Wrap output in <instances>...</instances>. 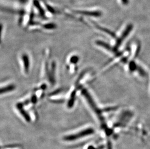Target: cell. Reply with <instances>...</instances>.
<instances>
[{
	"mask_svg": "<svg viewBox=\"0 0 150 149\" xmlns=\"http://www.w3.org/2000/svg\"><path fill=\"white\" fill-rule=\"evenodd\" d=\"M82 93L84 96V97L86 99V101H88V103L89 104L92 110L96 113V114L100 116L101 112L100 110L98 108V107L96 105L95 102L94 101L93 99H92V97L91 96L88 91L86 89H83L82 91Z\"/></svg>",
	"mask_w": 150,
	"mask_h": 149,
	"instance_id": "obj_2",
	"label": "cell"
},
{
	"mask_svg": "<svg viewBox=\"0 0 150 149\" xmlns=\"http://www.w3.org/2000/svg\"><path fill=\"white\" fill-rule=\"evenodd\" d=\"M129 68L131 71H134L136 69H137V66L136 65V63L134 62H131L130 65H129Z\"/></svg>",
	"mask_w": 150,
	"mask_h": 149,
	"instance_id": "obj_12",
	"label": "cell"
},
{
	"mask_svg": "<svg viewBox=\"0 0 150 149\" xmlns=\"http://www.w3.org/2000/svg\"><path fill=\"white\" fill-rule=\"evenodd\" d=\"M108 149H112V146L110 142H108Z\"/></svg>",
	"mask_w": 150,
	"mask_h": 149,
	"instance_id": "obj_17",
	"label": "cell"
},
{
	"mask_svg": "<svg viewBox=\"0 0 150 149\" xmlns=\"http://www.w3.org/2000/svg\"><path fill=\"white\" fill-rule=\"evenodd\" d=\"M16 107L22 116L24 118V119H25V121L27 122H30L31 120V119L30 115L28 114V113L23 108V103H18L16 105Z\"/></svg>",
	"mask_w": 150,
	"mask_h": 149,
	"instance_id": "obj_4",
	"label": "cell"
},
{
	"mask_svg": "<svg viewBox=\"0 0 150 149\" xmlns=\"http://www.w3.org/2000/svg\"><path fill=\"white\" fill-rule=\"evenodd\" d=\"M96 44L100 46H103V48H105V49H108V51H114V48H112L108 44H106L105 43L102 42L100 41H97L96 42Z\"/></svg>",
	"mask_w": 150,
	"mask_h": 149,
	"instance_id": "obj_9",
	"label": "cell"
},
{
	"mask_svg": "<svg viewBox=\"0 0 150 149\" xmlns=\"http://www.w3.org/2000/svg\"><path fill=\"white\" fill-rule=\"evenodd\" d=\"M79 60V57L78 56H77L76 55L74 56H72L71 58H70V62L71 63H74L75 64Z\"/></svg>",
	"mask_w": 150,
	"mask_h": 149,
	"instance_id": "obj_11",
	"label": "cell"
},
{
	"mask_svg": "<svg viewBox=\"0 0 150 149\" xmlns=\"http://www.w3.org/2000/svg\"><path fill=\"white\" fill-rule=\"evenodd\" d=\"M0 149H1V146H0Z\"/></svg>",
	"mask_w": 150,
	"mask_h": 149,
	"instance_id": "obj_19",
	"label": "cell"
},
{
	"mask_svg": "<svg viewBox=\"0 0 150 149\" xmlns=\"http://www.w3.org/2000/svg\"><path fill=\"white\" fill-rule=\"evenodd\" d=\"M137 69L139 70V73L142 74V76H145V72H144V71L143 70V69H142V68L137 67Z\"/></svg>",
	"mask_w": 150,
	"mask_h": 149,
	"instance_id": "obj_13",
	"label": "cell"
},
{
	"mask_svg": "<svg viewBox=\"0 0 150 149\" xmlns=\"http://www.w3.org/2000/svg\"><path fill=\"white\" fill-rule=\"evenodd\" d=\"M55 68L56 65L54 62H52V67H51V71L50 72V74H49V80L51 83H54V75H55Z\"/></svg>",
	"mask_w": 150,
	"mask_h": 149,
	"instance_id": "obj_6",
	"label": "cell"
},
{
	"mask_svg": "<svg viewBox=\"0 0 150 149\" xmlns=\"http://www.w3.org/2000/svg\"><path fill=\"white\" fill-rule=\"evenodd\" d=\"M46 88H47V85H46V84H43L42 85H41V89H42V90H45V89Z\"/></svg>",
	"mask_w": 150,
	"mask_h": 149,
	"instance_id": "obj_18",
	"label": "cell"
},
{
	"mask_svg": "<svg viewBox=\"0 0 150 149\" xmlns=\"http://www.w3.org/2000/svg\"><path fill=\"white\" fill-rule=\"evenodd\" d=\"M117 109L116 107H110V108H108L105 109V111H111V110H114Z\"/></svg>",
	"mask_w": 150,
	"mask_h": 149,
	"instance_id": "obj_15",
	"label": "cell"
},
{
	"mask_svg": "<svg viewBox=\"0 0 150 149\" xmlns=\"http://www.w3.org/2000/svg\"><path fill=\"white\" fill-rule=\"evenodd\" d=\"M94 133V130L93 128H87L86 129L80 131L79 132L77 133L76 134H71L65 136L63 137V139L66 141H73L76 139H79L88 135L93 134Z\"/></svg>",
	"mask_w": 150,
	"mask_h": 149,
	"instance_id": "obj_1",
	"label": "cell"
},
{
	"mask_svg": "<svg viewBox=\"0 0 150 149\" xmlns=\"http://www.w3.org/2000/svg\"><path fill=\"white\" fill-rule=\"evenodd\" d=\"M21 59L23 63V66H24V71L25 73H27L28 72L29 66H30V62H29V58L27 54H24L21 56Z\"/></svg>",
	"mask_w": 150,
	"mask_h": 149,
	"instance_id": "obj_5",
	"label": "cell"
},
{
	"mask_svg": "<svg viewBox=\"0 0 150 149\" xmlns=\"http://www.w3.org/2000/svg\"><path fill=\"white\" fill-rule=\"evenodd\" d=\"M95 26H96V27L98 29H99V30H101V31H103V32H106V34H108L109 35H111V37H115V34L113 33L112 32H111L110 31H109V30H108V29H105L104 28H102V27H100L99 26L97 25H95Z\"/></svg>",
	"mask_w": 150,
	"mask_h": 149,
	"instance_id": "obj_10",
	"label": "cell"
},
{
	"mask_svg": "<svg viewBox=\"0 0 150 149\" xmlns=\"http://www.w3.org/2000/svg\"><path fill=\"white\" fill-rule=\"evenodd\" d=\"M37 96L34 95V96H33L32 97L31 99V102L33 103H35L36 102H37Z\"/></svg>",
	"mask_w": 150,
	"mask_h": 149,
	"instance_id": "obj_14",
	"label": "cell"
},
{
	"mask_svg": "<svg viewBox=\"0 0 150 149\" xmlns=\"http://www.w3.org/2000/svg\"><path fill=\"white\" fill-rule=\"evenodd\" d=\"M15 88L16 87L13 84L9 85L4 87L0 88V94L12 91L15 89Z\"/></svg>",
	"mask_w": 150,
	"mask_h": 149,
	"instance_id": "obj_7",
	"label": "cell"
},
{
	"mask_svg": "<svg viewBox=\"0 0 150 149\" xmlns=\"http://www.w3.org/2000/svg\"><path fill=\"white\" fill-rule=\"evenodd\" d=\"M133 29V26L132 25H129L127 27H126L125 30L123 32V33L122 34V35L120 36V37L117 40L116 42V44L115 45V47L114 48V51H116L117 48H119L122 42H123V40L127 37L129 33Z\"/></svg>",
	"mask_w": 150,
	"mask_h": 149,
	"instance_id": "obj_3",
	"label": "cell"
},
{
	"mask_svg": "<svg viewBox=\"0 0 150 149\" xmlns=\"http://www.w3.org/2000/svg\"><path fill=\"white\" fill-rule=\"evenodd\" d=\"M2 28H3V26H2V25H1V24H0V44L1 43V35Z\"/></svg>",
	"mask_w": 150,
	"mask_h": 149,
	"instance_id": "obj_16",
	"label": "cell"
},
{
	"mask_svg": "<svg viewBox=\"0 0 150 149\" xmlns=\"http://www.w3.org/2000/svg\"><path fill=\"white\" fill-rule=\"evenodd\" d=\"M75 96H76V91H74L71 93L70 98L68 101V107L69 108H71L74 106L75 100Z\"/></svg>",
	"mask_w": 150,
	"mask_h": 149,
	"instance_id": "obj_8",
	"label": "cell"
}]
</instances>
